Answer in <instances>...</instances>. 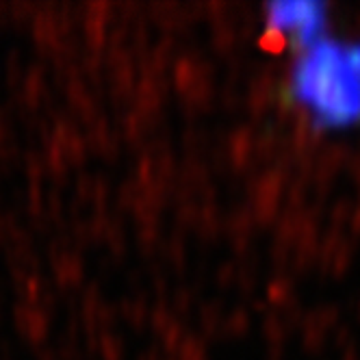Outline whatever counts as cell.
Here are the masks:
<instances>
[{
    "instance_id": "cell-2",
    "label": "cell",
    "mask_w": 360,
    "mask_h": 360,
    "mask_svg": "<svg viewBox=\"0 0 360 360\" xmlns=\"http://www.w3.org/2000/svg\"><path fill=\"white\" fill-rule=\"evenodd\" d=\"M265 24L271 37L300 50L328 33V13L313 0H285L267 7Z\"/></svg>"
},
{
    "instance_id": "cell-1",
    "label": "cell",
    "mask_w": 360,
    "mask_h": 360,
    "mask_svg": "<svg viewBox=\"0 0 360 360\" xmlns=\"http://www.w3.org/2000/svg\"><path fill=\"white\" fill-rule=\"evenodd\" d=\"M289 91L295 105L321 131H347L360 124V39L330 33L300 48Z\"/></svg>"
}]
</instances>
